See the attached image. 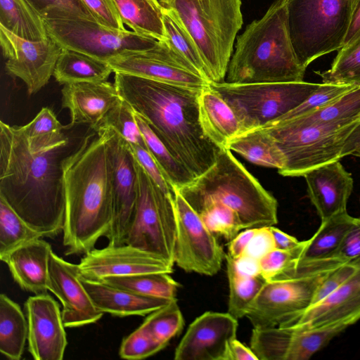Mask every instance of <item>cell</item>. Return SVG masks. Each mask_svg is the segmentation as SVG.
<instances>
[{
  "label": "cell",
  "instance_id": "cell-1",
  "mask_svg": "<svg viewBox=\"0 0 360 360\" xmlns=\"http://www.w3.org/2000/svg\"><path fill=\"white\" fill-rule=\"evenodd\" d=\"M68 146L33 150L20 127L0 122V197L42 237L63 231Z\"/></svg>",
  "mask_w": 360,
  "mask_h": 360
},
{
  "label": "cell",
  "instance_id": "cell-2",
  "mask_svg": "<svg viewBox=\"0 0 360 360\" xmlns=\"http://www.w3.org/2000/svg\"><path fill=\"white\" fill-rule=\"evenodd\" d=\"M121 98L141 115L169 151L195 176L207 170L221 149L204 133L199 117L202 89L115 72Z\"/></svg>",
  "mask_w": 360,
  "mask_h": 360
},
{
  "label": "cell",
  "instance_id": "cell-3",
  "mask_svg": "<svg viewBox=\"0 0 360 360\" xmlns=\"http://www.w3.org/2000/svg\"><path fill=\"white\" fill-rule=\"evenodd\" d=\"M109 129L85 136L63 161L66 255L85 254L107 236L115 214Z\"/></svg>",
  "mask_w": 360,
  "mask_h": 360
},
{
  "label": "cell",
  "instance_id": "cell-4",
  "mask_svg": "<svg viewBox=\"0 0 360 360\" xmlns=\"http://www.w3.org/2000/svg\"><path fill=\"white\" fill-rule=\"evenodd\" d=\"M177 191L196 212L210 205L233 211L243 229L278 223L276 199L228 148H221L207 170Z\"/></svg>",
  "mask_w": 360,
  "mask_h": 360
},
{
  "label": "cell",
  "instance_id": "cell-5",
  "mask_svg": "<svg viewBox=\"0 0 360 360\" xmlns=\"http://www.w3.org/2000/svg\"><path fill=\"white\" fill-rule=\"evenodd\" d=\"M305 70L290 39L284 0H276L261 19L249 24L238 37L226 82H302Z\"/></svg>",
  "mask_w": 360,
  "mask_h": 360
},
{
  "label": "cell",
  "instance_id": "cell-6",
  "mask_svg": "<svg viewBox=\"0 0 360 360\" xmlns=\"http://www.w3.org/2000/svg\"><path fill=\"white\" fill-rule=\"evenodd\" d=\"M191 35L210 82H224L236 36L243 25L241 0H158Z\"/></svg>",
  "mask_w": 360,
  "mask_h": 360
},
{
  "label": "cell",
  "instance_id": "cell-7",
  "mask_svg": "<svg viewBox=\"0 0 360 360\" xmlns=\"http://www.w3.org/2000/svg\"><path fill=\"white\" fill-rule=\"evenodd\" d=\"M284 4L290 39L303 68L342 47L352 0H284Z\"/></svg>",
  "mask_w": 360,
  "mask_h": 360
},
{
  "label": "cell",
  "instance_id": "cell-8",
  "mask_svg": "<svg viewBox=\"0 0 360 360\" xmlns=\"http://www.w3.org/2000/svg\"><path fill=\"white\" fill-rule=\"evenodd\" d=\"M342 264L333 258L297 263L284 279L264 283L245 316L253 328L288 324L311 306L321 283Z\"/></svg>",
  "mask_w": 360,
  "mask_h": 360
},
{
  "label": "cell",
  "instance_id": "cell-9",
  "mask_svg": "<svg viewBox=\"0 0 360 360\" xmlns=\"http://www.w3.org/2000/svg\"><path fill=\"white\" fill-rule=\"evenodd\" d=\"M359 122L360 117L345 122L309 124L284 120L262 127L274 137L285 156V165L278 173L300 176L340 160L345 141Z\"/></svg>",
  "mask_w": 360,
  "mask_h": 360
},
{
  "label": "cell",
  "instance_id": "cell-10",
  "mask_svg": "<svg viewBox=\"0 0 360 360\" xmlns=\"http://www.w3.org/2000/svg\"><path fill=\"white\" fill-rule=\"evenodd\" d=\"M319 85L304 81L252 84L224 82H210L209 86L232 109L243 133L275 122L304 101Z\"/></svg>",
  "mask_w": 360,
  "mask_h": 360
},
{
  "label": "cell",
  "instance_id": "cell-11",
  "mask_svg": "<svg viewBox=\"0 0 360 360\" xmlns=\"http://www.w3.org/2000/svg\"><path fill=\"white\" fill-rule=\"evenodd\" d=\"M138 197L124 243L174 264L176 215L174 195L164 192L135 160Z\"/></svg>",
  "mask_w": 360,
  "mask_h": 360
},
{
  "label": "cell",
  "instance_id": "cell-12",
  "mask_svg": "<svg viewBox=\"0 0 360 360\" xmlns=\"http://www.w3.org/2000/svg\"><path fill=\"white\" fill-rule=\"evenodd\" d=\"M49 37L62 48L108 62L122 53L143 51L159 41L127 30H115L82 18L44 19Z\"/></svg>",
  "mask_w": 360,
  "mask_h": 360
},
{
  "label": "cell",
  "instance_id": "cell-13",
  "mask_svg": "<svg viewBox=\"0 0 360 360\" xmlns=\"http://www.w3.org/2000/svg\"><path fill=\"white\" fill-rule=\"evenodd\" d=\"M176 238L174 263L187 272L214 276L220 270L225 254L214 234L199 214L176 190Z\"/></svg>",
  "mask_w": 360,
  "mask_h": 360
},
{
  "label": "cell",
  "instance_id": "cell-14",
  "mask_svg": "<svg viewBox=\"0 0 360 360\" xmlns=\"http://www.w3.org/2000/svg\"><path fill=\"white\" fill-rule=\"evenodd\" d=\"M113 72H123L159 82L205 89L210 81L166 41L155 47L122 53L108 61Z\"/></svg>",
  "mask_w": 360,
  "mask_h": 360
},
{
  "label": "cell",
  "instance_id": "cell-15",
  "mask_svg": "<svg viewBox=\"0 0 360 360\" xmlns=\"http://www.w3.org/2000/svg\"><path fill=\"white\" fill-rule=\"evenodd\" d=\"M0 43L6 70L22 80L30 95L49 82L63 49L50 37L42 41L26 40L1 26Z\"/></svg>",
  "mask_w": 360,
  "mask_h": 360
},
{
  "label": "cell",
  "instance_id": "cell-16",
  "mask_svg": "<svg viewBox=\"0 0 360 360\" xmlns=\"http://www.w3.org/2000/svg\"><path fill=\"white\" fill-rule=\"evenodd\" d=\"M346 329L300 331L289 326L253 328L250 348L258 360H307Z\"/></svg>",
  "mask_w": 360,
  "mask_h": 360
},
{
  "label": "cell",
  "instance_id": "cell-17",
  "mask_svg": "<svg viewBox=\"0 0 360 360\" xmlns=\"http://www.w3.org/2000/svg\"><path fill=\"white\" fill-rule=\"evenodd\" d=\"M109 129L114 191L115 214L106 238L108 245L124 244L132 221L138 197L137 173L134 158L127 143L115 131Z\"/></svg>",
  "mask_w": 360,
  "mask_h": 360
},
{
  "label": "cell",
  "instance_id": "cell-18",
  "mask_svg": "<svg viewBox=\"0 0 360 360\" xmlns=\"http://www.w3.org/2000/svg\"><path fill=\"white\" fill-rule=\"evenodd\" d=\"M82 278L101 281L110 276L147 273H168L173 266L160 257L128 244L94 248L84 254L77 264Z\"/></svg>",
  "mask_w": 360,
  "mask_h": 360
},
{
  "label": "cell",
  "instance_id": "cell-19",
  "mask_svg": "<svg viewBox=\"0 0 360 360\" xmlns=\"http://www.w3.org/2000/svg\"><path fill=\"white\" fill-rule=\"evenodd\" d=\"M238 326V319L228 312H205L189 326L176 348L174 359L226 360Z\"/></svg>",
  "mask_w": 360,
  "mask_h": 360
},
{
  "label": "cell",
  "instance_id": "cell-20",
  "mask_svg": "<svg viewBox=\"0 0 360 360\" xmlns=\"http://www.w3.org/2000/svg\"><path fill=\"white\" fill-rule=\"evenodd\" d=\"M48 290L63 305L65 327L75 328L97 322L103 315L85 289L77 264L68 262L53 251L49 264Z\"/></svg>",
  "mask_w": 360,
  "mask_h": 360
},
{
  "label": "cell",
  "instance_id": "cell-21",
  "mask_svg": "<svg viewBox=\"0 0 360 360\" xmlns=\"http://www.w3.org/2000/svg\"><path fill=\"white\" fill-rule=\"evenodd\" d=\"M28 350L35 360H61L68 345L58 303L47 293L28 297Z\"/></svg>",
  "mask_w": 360,
  "mask_h": 360
},
{
  "label": "cell",
  "instance_id": "cell-22",
  "mask_svg": "<svg viewBox=\"0 0 360 360\" xmlns=\"http://www.w3.org/2000/svg\"><path fill=\"white\" fill-rule=\"evenodd\" d=\"M360 320V266L333 292L310 306L286 325L300 331L337 326L347 328Z\"/></svg>",
  "mask_w": 360,
  "mask_h": 360
},
{
  "label": "cell",
  "instance_id": "cell-23",
  "mask_svg": "<svg viewBox=\"0 0 360 360\" xmlns=\"http://www.w3.org/2000/svg\"><path fill=\"white\" fill-rule=\"evenodd\" d=\"M303 176L308 196L321 221L347 211L354 180L340 160L316 167Z\"/></svg>",
  "mask_w": 360,
  "mask_h": 360
},
{
  "label": "cell",
  "instance_id": "cell-24",
  "mask_svg": "<svg viewBox=\"0 0 360 360\" xmlns=\"http://www.w3.org/2000/svg\"><path fill=\"white\" fill-rule=\"evenodd\" d=\"M61 93L62 108L68 109L70 115L68 128L88 124L94 129L122 98L115 85L108 81L67 84Z\"/></svg>",
  "mask_w": 360,
  "mask_h": 360
},
{
  "label": "cell",
  "instance_id": "cell-25",
  "mask_svg": "<svg viewBox=\"0 0 360 360\" xmlns=\"http://www.w3.org/2000/svg\"><path fill=\"white\" fill-rule=\"evenodd\" d=\"M51 252L50 244L39 238L18 247L4 262L22 289L34 295L46 293Z\"/></svg>",
  "mask_w": 360,
  "mask_h": 360
},
{
  "label": "cell",
  "instance_id": "cell-26",
  "mask_svg": "<svg viewBox=\"0 0 360 360\" xmlns=\"http://www.w3.org/2000/svg\"><path fill=\"white\" fill-rule=\"evenodd\" d=\"M81 279L96 308L103 313H109L115 316L150 314L172 300L140 295L103 282L91 281L82 277Z\"/></svg>",
  "mask_w": 360,
  "mask_h": 360
},
{
  "label": "cell",
  "instance_id": "cell-27",
  "mask_svg": "<svg viewBox=\"0 0 360 360\" xmlns=\"http://www.w3.org/2000/svg\"><path fill=\"white\" fill-rule=\"evenodd\" d=\"M199 117L205 135L220 148L242 132L240 124L230 106L208 86L199 97Z\"/></svg>",
  "mask_w": 360,
  "mask_h": 360
},
{
  "label": "cell",
  "instance_id": "cell-28",
  "mask_svg": "<svg viewBox=\"0 0 360 360\" xmlns=\"http://www.w3.org/2000/svg\"><path fill=\"white\" fill-rule=\"evenodd\" d=\"M248 161L263 167L281 169L285 158L271 134L259 127L244 131L232 139L227 145Z\"/></svg>",
  "mask_w": 360,
  "mask_h": 360
},
{
  "label": "cell",
  "instance_id": "cell-29",
  "mask_svg": "<svg viewBox=\"0 0 360 360\" xmlns=\"http://www.w3.org/2000/svg\"><path fill=\"white\" fill-rule=\"evenodd\" d=\"M123 24L134 32L166 40L163 8L158 0H112Z\"/></svg>",
  "mask_w": 360,
  "mask_h": 360
},
{
  "label": "cell",
  "instance_id": "cell-30",
  "mask_svg": "<svg viewBox=\"0 0 360 360\" xmlns=\"http://www.w3.org/2000/svg\"><path fill=\"white\" fill-rule=\"evenodd\" d=\"M112 69L108 62L84 53L63 48L53 77L60 84L107 81Z\"/></svg>",
  "mask_w": 360,
  "mask_h": 360
},
{
  "label": "cell",
  "instance_id": "cell-31",
  "mask_svg": "<svg viewBox=\"0 0 360 360\" xmlns=\"http://www.w3.org/2000/svg\"><path fill=\"white\" fill-rule=\"evenodd\" d=\"M354 218L346 211L322 220L316 233L307 240L297 262H314L333 258Z\"/></svg>",
  "mask_w": 360,
  "mask_h": 360
},
{
  "label": "cell",
  "instance_id": "cell-32",
  "mask_svg": "<svg viewBox=\"0 0 360 360\" xmlns=\"http://www.w3.org/2000/svg\"><path fill=\"white\" fill-rule=\"evenodd\" d=\"M28 338V323L20 307L0 295V352L12 360L21 359Z\"/></svg>",
  "mask_w": 360,
  "mask_h": 360
},
{
  "label": "cell",
  "instance_id": "cell-33",
  "mask_svg": "<svg viewBox=\"0 0 360 360\" xmlns=\"http://www.w3.org/2000/svg\"><path fill=\"white\" fill-rule=\"evenodd\" d=\"M0 26L26 40L49 37L44 19L26 0H0Z\"/></svg>",
  "mask_w": 360,
  "mask_h": 360
},
{
  "label": "cell",
  "instance_id": "cell-34",
  "mask_svg": "<svg viewBox=\"0 0 360 360\" xmlns=\"http://www.w3.org/2000/svg\"><path fill=\"white\" fill-rule=\"evenodd\" d=\"M135 117L148 150L168 182L176 190L191 182L195 176L172 155L141 115L135 112Z\"/></svg>",
  "mask_w": 360,
  "mask_h": 360
},
{
  "label": "cell",
  "instance_id": "cell-35",
  "mask_svg": "<svg viewBox=\"0 0 360 360\" xmlns=\"http://www.w3.org/2000/svg\"><path fill=\"white\" fill-rule=\"evenodd\" d=\"M229 284L228 313L236 319L245 316L266 281L260 274L248 275L237 267L234 259L225 255Z\"/></svg>",
  "mask_w": 360,
  "mask_h": 360
},
{
  "label": "cell",
  "instance_id": "cell-36",
  "mask_svg": "<svg viewBox=\"0 0 360 360\" xmlns=\"http://www.w3.org/2000/svg\"><path fill=\"white\" fill-rule=\"evenodd\" d=\"M168 273H147L124 276H110L101 281L108 285L140 295L173 300L179 283Z\"/></svg>",
  "mask_w": 360,
  "mask_h": 360
},
{
  "label": "cell",
  "instance_id": "cell-37",
  "mask_svg": "<svg viewBox=\"0 0 360 360\" xmlns=\"http://www.w3.org/2000/svg\"><path fill=\"white\" fill-rule=\"evenodd\" d=\"M42 238V236L30 226L0 197V259L4 261L7 256L18 247Z\"/></svg>",
  "mask_w": 360,
  "mask_h": 360
},
{
  "label": "cell",
  "instance_id": "cell-38",
  "mask_svg": "<svg viewBox=\"0 0 360 360\" xmlns=\"http://www.w3.org/2000/svg\"><path fill=\"white\" fill-rule=\"evenodd\" d=\"M28 145L33 150H43L69 143L63 133L65 129L51 109L42 108L29 123L20 127Z\"/></svg>",
  "mask_w": 360,
  "mask_h": 360
},
{
  "label": "cell",
  "instance_id": "cell-39",
  "mask_svg": "<svg viewBox=\"0 0 360 360\" xmlns=\"http://www.w3.org/2000/svg\"><path fill=\"white\" fill-rule=\"evenodd\" d=\"M360 117V86L342 95L333 102L292 120L309 124L345 122Z\"/></svg>",
  "mask_w": 360,
  "mask_h": 360
},
{
  "label": "cell",
  "instance_id": "cell-40",
  "mask_svg": "<svg viewBox=\"0 0 360 360\" xmlns=\"http://www.w3.org/2000/svg\"><path fill=\"white\" fill-rule=\"evenodd\" d=\"M316 73L325 84L360 86V39L338 50L328 70Z\"/></svg>",
  "mask_w": 360,
  "mask_h": 360
},
{
  "label": "cell",
  "instance_id": "cell-41",
  "mask_svg": "<svg viewBox=\"0 0 360 360\" xmlns=\"http://www.w3.org/2000/svg\"><path fill=\"white\" fill-rule=\"evenodd\" d=\"M163 22L166 41L202 76L207 79L204 63L192 37L176 15L171 11L164 8Z\"/></svg>",
  "mask_w": 360,
  "mask_h": 360
},
{
  "label": "cell",
  "instance_id": "cell-42",
  "mask_svg": "<svg viewBox=\"0 0 360 360\" xmlns=\"http://www.w3.org/2000/svg\"><path fill=\"white\" fill-rule=\"evenodd\" d=\"M99 129H110L127 143L139 145L147 149L135 117V112L122 98L107 112L94 131Z\"/></svg>",
  "mask_w": 360,
  "mask_h": 360
},
{
  "label": "cell",
  "instance_id": "cell-43",
  "mask_svg": "<svg viewBox=\"0 0 360 360\" xmlns=\"http://www.w3.org/2000/svg\"><path fill=\"white\" fill-rule=\"evenodd\" d=\"M149 333L165 347L179 334L184 326L176 299L151 312L141 324Z\"/></svg>",
  "mask_w": 360,
  "mask_h": 360
},
{
  "label": "cell",
  "instance_id": "cell-44",
  "mask_svg": "<svg viewBox=\"0 0 360 360\" xmlns=\"http://www.w3.org/2000/svg\"><path fill=\"white\" fill-rule=\"evenodd\" d=\"M44 19L82 18L95 21L82 0H26Z\"/></svg>",
  "mask_w": 360,
  "mask_h": 360
},
{
  "label": "cell",
  "instance_id": "cell-45",
  "mask_svg": "<svg viewBox=\"0 0 360 360\" xmlns=\"http://www.w3.org/2000/svg\"><path fill=\"white\" fill-rule=\"evenodd\" d=\"M197 213L212 233L223 236L229 241L243 229L237 214L229 209L210 205Z\"/></svg>",
  "mask_w": 360,
  "mask_h": 360
},
{
  "label": "cell",
  "instance_id": "cell-46",
  "mask_svg": "<svg viewBox=\"0 0 360 360\" xmlns=\"http://www.w3.org/2000/svg\"><path fill=\"white\" fill-rule=\"evenodd\" d=\"M307 240L290 250L272 249L264 253L258 261L259 274L266 281L276 279L291 268L301 257Z\"/></svg>",
  "mask_w": 360,
  "mask_h": 360
},
{
  "label": "cell",
  "instance_id": "cell-47",
  "mask_svg": "<svg viewBox=\"0 0 360 360\" xmlns=\"http://www.w3.org/2000/svg\"><path fill=\"white\" fill-rule=\"evenodd\" d=\"M356 87L358 86L321 83L304 101L275 122L293 119L314 111L333 102Z\"/></svg>",
  "mask_w": 360,
  "mask_h": 360
},
{
  "label": "cell",
  "instance_id": "cell-48",
  "mask_svg": "<svg viewBox=\"0 0 360 360\" xmlns=\"http://www.w3.org/2000/svg\"><path fill=\"white\" fill-rule=\"evenodd\" d=\"M165 347L141 325L122 340L119 354L125 359H142L156 354Z\"/></svg>",
  "mask_w": 360,
  "mask_h": 360
},
{
  "label": "cell",
  "instance_id": "cell-49",
  "mask_svg": "<svg viewBox=\"0 0 360 360\" xmlns=\"http://www.w3.org/2000/svg\"><path fill=\"white\" fill-rule=\"evenodd\" d=\"M127 144L135 160L155 184L164 192L175 195L176 189L168 182L149 151L139 145Z\"/></svg>",
  "mask_w": 360,
  "mask_h": 360
},
{
  "label": "cell",
  "instance_id": "cell-50",
  "mask_svg": "<svg viewBox=\"0 0 360 360\" xmlns=\"http://www.w3.org/2000/svg\"><path fill=\"white\" fill-rule=\"evenodd\" d=\"M333 259L340 263H360V217L354 218Z\"/></svg>",
  "mask_w": 360,
  "mask_h": 360
},
{
  "label": "cell",
  "instance_id": "cell-51",
  "mask_svg": "<svg viewBox=\"0 0 360 360\" xmlns=\"http://www.w3.org/2000/svg\"><path fill=\"white\" fill-rule=\"evenodd\" d=\"M360 266V263L348 262L332 271L316 290L312 303L314 305L337 290Z\"/></svg>",
  "mask_w": 360,
  "mask_h": 360
},
{
  "label": "cell",
  "instance_id": "cell-52",
  "mask_svg": "<svg viewBox=\"0 0 360 360\" xmlns=\"http://www.w3.org/2000/svg\"><path fill=\"white\" fill-rule=\"evenodd\" d=\"M96 22L115 30H126L112 0H82Z\"/></svg>",
  "mask_w": 360,
  "mask_h": 360
},
{
  "label": "cell",
  "instance_id": "cell-53",
  "mask_svg": "<svg viewBox=\"0 0 360 360\" xmlns=\"http://www.w3.org/2000/svg\"><path fill=\"white\" fill-rule=\"evenodd\" d=\"M259 229H246L244 231L239 233L229 241L227 255L234 259L243 256Z\"/></svg>",
  "mask_w": 360,
  "mask_h": 360
},
{
  "label": "cell",
  "instance_id": "cell-54",
  "mask_svg": "<svg viewBox=\"0 0 360 360\" xmlns=\"http://www.w3.org/2000/svg\"><path fill=\"white\" fill-rule=\"evenodd\" d=\"M360 39V0H352L349 25L342 47H347Z\"/></svg>",
  "mask_w": 360,
  "mask_h": 360
},
{
  "label": "cell",
  "instance_id": "cell-55",
  "mask_svg": "<svg viewBox=\"0 0 360 360\" xmlns=\"http://www.w3.org/2000/svg\"><path fill=\"white\" fill-rule=\"evenodd\" d=\"M268 229L273 239L274 249L290 250L297 247L301 242L274 226H268Z\"/></svg>",
  "mask_w": 360,
  "mask_h": 360
},
{
  "label": "cell",
  "instance_id": "cell-56",
  "mask_svg": "<svg viewBox=\"0 0 360 360\" xmlns=\"http://www.w3.org/2000/svg\"><path fill=\"white\" fill-rule=\"evenodd\" d=\"M226 360H258L251 349L236 338L233 340L229 347Z\"/></svg>",
  "mask_w": 360,
  "mask_h": 360
},
{
  "label": "cell",
  "instance_id": "cell-57",
  "mask_svg": "<svg viewBox=\"0 0 360 360\" xmlns=\"http://www.w3.org/2000/svg\"><path fill=\"white\" fill-rule=\"evenodd\" d=\"M359 148H360V122L345 141L341 153V158L352 155Z\"/></svg>",
  "mask_w": 360,
  "mask_h": 360
},
{
  "label": "cell",
  "instance_id": "cell-58",
  "mask_svg": "<svg viewBox=\"0 0 360 360\" xmlns=\"http://www.w3.org/2000/svg\"><path fill=\"white\" fill-rule=\"evenodd\" d=\"M352 155L360 158V148L354 152Z\"/></svg>",
  "mask_w": 360,
  "mask_h": 360
}]
</instances>
